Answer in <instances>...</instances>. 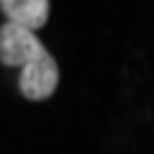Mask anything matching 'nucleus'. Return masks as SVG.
Returning <instances> with one entry per match:
<instances>
[{
	"instance_id": "obj_3",
	"label": "nucleus",
	"mask_w": 154,
	"mask_h": 154,
	"mask_svg": "<svg viewBox=\"0 0 154 154\" xmlns=\"http://www.w3.org/2000/svg\"><path fill=\"white\" fill-rule=\"evenodd\" d=\"M0 8L11 23L38 31L49 21V0H0Z\"/></svg>"
},
{
	"instance_id": "obj_2",
	"label": "nucleus",
	"mask_w": 154,
	"mask_h": 154,
	"mask_svg": "<svg viewBox=\"0 0 154 154\" xmlns=\"http://www.w3.org/2000/svg\"><path fill=\"white\" fill-rule=\"evenodd\" d=\"M57 82H59V67H57L54 57L44 51L21 69L18 88L28 100H46L57 90Z\"/></svg>"
},
{
	"instance_id": "obj_1",
	"label": "nucleus",
	"mask_w": 154,
	"mask_h": 154,
	"mask_svg": "<svg viewBox=\"0 0 154 154\" xmlns=\"http://www.w3.org/2000/svg\"><path fill=\"white\" fill-rule=\"evenodd\" d=\"M46 46L38 41L36 31L23 28L18 23L5 21L0 26V62L5 67H26L38 54H44Z\"/></svg>"
}]
</instances>
